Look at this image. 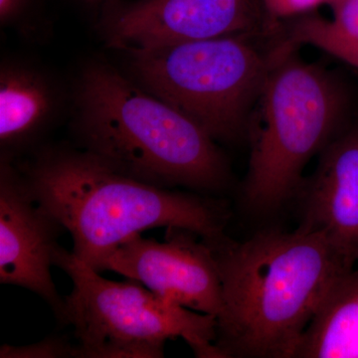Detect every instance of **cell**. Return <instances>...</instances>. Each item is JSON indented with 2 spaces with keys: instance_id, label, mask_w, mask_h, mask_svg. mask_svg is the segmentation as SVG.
Segmentation results:
<instances>
[{
  "instance_id": "6da1fadb",
  "label": "cell",
  "mask_w": 358,
  "mask_h": 358,
  "mask_svg": "<svg viewBox=\"0 0 358 358\" xmlns=\"http://www.w3.org/2000/svg\"><path fill=\"white\" fill-rule=\"evenodd\" d=\"M204 241L220 277L221 358H293L327 292L355 268L324 235L301 228Z\"/></svg>"
},
{
  "instance_id": "7a4b0ae2",
  "label": "cell",
  "mask_w": 358,
  "mask_h": 358,
  "mask_svg": "<svg viewBox=\"0 0 358 358\" xmlns=\"http://www.w3.org/2000/svg\"><path fill=\"white\" fill-rule=\"evenodd\" d=\"M22 174L40 206L70 233L72 253L98 272L143 231L183 228L213 240L229 219L220 200L145 182L82 148L42 150Z\"/></svg>"
},
{
  "instance_id": "3957f363",
  "label": "cell",
  "mask_w": 358,
  "mask_h": 358,
  "mask_svg": "<svg viewBox=\"0 0 358 358\" xmlns=\"http://www.w3.org/2000/svg\"><path fill=\"white\" fill-rule=\"evenodd\" d=\"M73 106L82 150L122 173L166 188L217 192L227 187L229 166L217 141L113 66L87 63Z\"/></svg>"
},
{
  "instance_id": "277c9868",
  "label": "cell",
  "mask_w": 358,
  "mask_h": 358,
  "mask_svg": "<svg viewBox=\"0 0 358 358\" xmlns=\"http://www.w3.org/2000/svg\"><path fill=\"white\" fill-rule=\"evenodd\" d=\"M282 44L259 96L248 173L243 187L250 210L268 214L296 195L308 162L343 131L348 96L336 75L305 62Z\"/></svg>"
},
{
  "instance_id": "5b68a950",
  "label": "cell",
  "mask_w": 358,
  "mask_h": 358,
  "mask_svg": "<svg viewBox=\"0 0 358 358\" xmlns=\"http://www.w3.org/2000/svg\"><path fill=\"white\" fill-rule=\"evenodd\" d=\"M54 266L69 275L63 322L74 331L79 358H160L181 338L200 358H221L216 317L160 298L140 282H115L60 247Z\"/></svg>"
},
{
  "instance_id": "8992f818",
  "label": "cell",
  "mask_w": 358,
  "mask_h": 358,
  "mask_svg": "<svg viewBox=\"0 0 358 358\" xmlns=\"http://www.w3.org/2000/svg\"><path fill=\"white\" fill-rule=\"evenodd\" d=\"M246 36L124 52L129 76L216 141H236L250 128L271 64Z\"/></svg>"
},
{
  "instance_id": "52a82bcc",
  "label": "cell",
  "mask_w": 358,
  "mask_h": 358,
  "mask_svg": "<svg viewBox=\"0 0 358 358\" xmlns=\"http://www.w3.org/2000/svg\"><path fill=\"white\" fill-rule=\"evenodd\" d=\"M264 13L261 0H113L99 8L98 27L124 53L252 34Z\"/></svg>"
},
{
  "instance_id": "ba28073f",
  "label": "cell",
  "mask_w": 358,
  "mask_h": 358,
  "mask_svg": "<svg viewBox=\"0 0 358 358\" xmlns=\"http://www.w3.org/2000/svg\"><path fill=\"white\" fill-rule=\"evenodd\" d=\"M166 235L162 242L131 238L105 259L100 273L113 271L164 300L217 317L221 282L210 246L183 228H167Z\"/></svg>"
},
{
  "instance_id": "9c48e42d",
  "label": "cell",
  "mask_w": 358,
  "mask_h": 358,
  "mask_svg": "<svg viewBox=\"0 0 358 358\" xmlns=\"http://www.w3.org/2000/svg\"><path fill=\"white\" fill-rule=\"evenodd\" d=\"M63 229L33 197L24 176L6 157L0 164V282L38 294L62 319L53 279L58 237Z\"/></svg>"
},
{
  "instance_id": "30bf717a",
  "label": "cell",
  "mask_w": 358,
  "mask_h": 358,
  "mask_svg": "<svg viewBox=\"0 0 358 358\" xmlns=\"http://www.w3.org/2000/svg\"><path fill=\"white\" fill-rule=\"evenodd\" d=\"M299 228L324 235L348 263L358 264V126L343 129L320 152L303 180Z\"/></svg>"
},
{
  "instance_id": "8fae6325",
  "label": "cell",
  "mask_w": 358,
  "mask_h": 358,
  "mask_svg": "<svg viewBox=\"0 0 358 358\" xmlns=\"http://www.w3.org/2000/svg\"><path fill=\"white\" fill-rule=\"evenodd\" d=\"M60 106L57 89L43 72L20 62L0 68V143L25 145L54 119Z\"/></svg>"
},
{
  "instance_id": "7c38bea8",
  "label": "cell",
  "mask_w": 358,
  "mask_h": 358,
  "mask_svg": "<svg viewBox=\"0 0 358 358\" xmlns=\"http://www.w3.org/2000/svg\"><path fill=\"white\" fill-rule=\"evenodd\" d=\"M293 358H358V268L334 282Z\"/></svg>"
},
{
  "instance_id": "4fadbf2b",
  "label": "cell",
  "mask_w": 358,
  "mask_h": 358,
  "mask_svg": "<svg viewBox=\"0 0 358 358\" xmlns=\"http://www.w3.org/2000/svg\"><path fill=\"white\" fill-rule=\"evenodd\" d=\"M292 26L289 39L284 44L294 47L307 44L327 52L358 68V40L348 38L334 27L331 20L320 15H303Z\"/></svg>"
},
{
  "instance_id": "5bb4252c",
  "label": "cell",
  "mask_w": 358,
  "mask_h": 358,
  "mask_svg": "<svg viewBox=\"0 0 358 358\" xmlns=\"http://www.w3.org/2000/svg\"><path fill=\"white\" fill-rule=\"evenodd\" d=\"M1 358H79L77 345L64 338H45L25 346L2 345Z\"/></svg>"
},
{
  "instance_id": "9a60e30c",
  "label": "cell",
  "mask_w": 358,
  "mask_h": 358,
  "mask_svg": "<svg viewBox=\"0 0 358 358\" xmlns=\"http://www.w3.org/2000/svg\"><path fill=\"white\" fill-rule=\"evenodd\" d=\"M264 10L272 20L299 17L312 13L324 0H261Z\"/></svg>"
},
{
  "instance_id": "2e32d148",
  "label": "cell",
  "mask_w": 358,
  "mask_h": 358,
  "mask_svg": "<svg viewBox=\"0 0 358 358\" xmlns=\"http://www.w3.org/2000/svg\"><path fill=\"white\" fill-rule=\"evenodd\" d=\"M333 8L334 27L348 38L358 40V0H339Z\"/></svg>"
},
{
  "instance_id": "e0dca14e",
  "label": "cell",
  "mask_w": 358,
  "mask_h": 358,
  "mask_svg": "<svg viewBox=\"0 0 358 358\" xmlns=\"http://www.w3.org/2000/svg\"><path fill=\"white\" fill-rule=\"evenodd\" d=\"M41 0H0V23L13 25L27 17Z\"/></svg>"
},
{
  "instance_id": "ac0fdd59",
  "label": "cell",
  "mask_w": 358,
  "mask_h": 358,
  "mask_svg": "<svg viewBox=\"0 0 358 358\" xmlns=\"http://www.w3.org/2000/svg\"><path fill=\"white\" fill-rule=\"evenodd\" d=\"M82 6L89 7V8H100L103 4L108 2L113 1V0H77Z\"/></svg>"
},
{
  "instance_id": "d6986e66",
  "label": "cell",
  "mask_w": 358,
  "mask_h": 358,
  "mask_svg": "<svg viewBox=\"0 0 358 358\" xmlns=\"http://www.w3.org/2000/svg\"><path fill=\"white\" fill-rule=\"evenodd\" d=\"M339 0H324V3L329 4V6H334V4L338 3Z\"/></svg>"
}]
</instances>
